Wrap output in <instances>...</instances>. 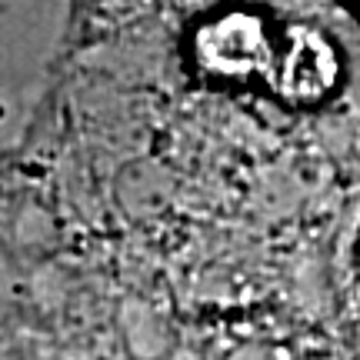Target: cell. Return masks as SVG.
<instances>
[{"instance_id": "obj_2", "label": "cell", "mask_w": 360, "mask_h": 360, "mask_svg": "<svg viewBox=\"0 0 360 360\" xmlns=\"http://www.w3.org/2000/svg\"><path fill=\"white\" fill-rule=\"evenodd\" d=\"M340 80H344V60L334 40L323 37L317 27H290L281 70L274 80L277 97L297 107H317L340 90Z\"/></svg>"}, {"instance_id": "obj_3", "label": "cell", "mask_w": 360, "mask_h": 360, "mask_svg": "<svg viewBox=\"0 0 360 360\" xmlns=\"http://www.w3.org/2000/svg\"><path fill=\"white\" fill-rule=\"evenodd\" d=\"M350 11H354V17L360 20V0H350Z\"/></svg>"}, {"instance_id": "obj_1", "label": "cell", "mask_w": 360, "mask_h": 360, "mask_svg": "<svg viewBox=\"0 0 360 360\" xmlns=\"http://www.w3.org/2000/svg\"><path fill=\"white\" fill-rule=\"evenodd\" d=\"M287 34L281 40L270 34V24L254 13H224L197 34V60L217 77L247 80L267 77L270 87L281 70Z\"/></svg>"}]
</instances>
